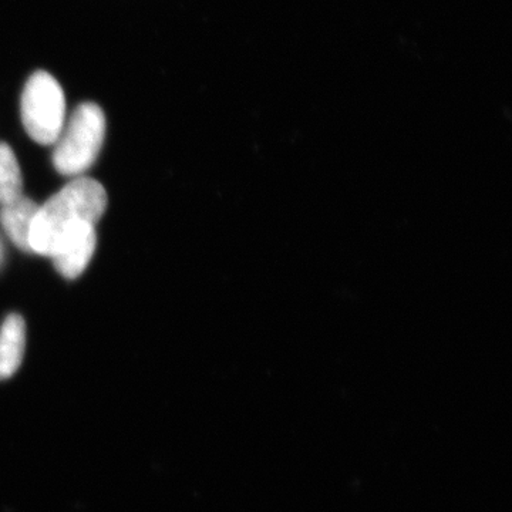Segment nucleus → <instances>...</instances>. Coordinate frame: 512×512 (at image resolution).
<instances>
[{"label":"nucleus","instance_id":"f257e3e1","mask_svg":"<svg viewBox=\"0 0 512 512\" xmlns=\"http://www.w3.org/2000/svg\"><path fill=\"white\" fill-rule=\"evenodd\" d=\"M107 208V194L99 181L79 177L64 185L39 210L30 229V248L39 255L52 256L76 229L96 225Z\"/></svg>","mask_w":512,"mask_h":512},{"label":"nucleus","instance_id":"f03ea898","mask_svg":"<svg viewBox=\"0 0 512 512\" xmlns=\"http://www.w3.org/2000/svg\"><path fill=\"white\" fill-rule=\"evenodd\" d=\"M106 116L96 103H83L64 123L55 143L53 164L60 174L76 177L89 170L103 147Z\"/></svg>","mask_w":512,"mask_h":512},{"label":"nucleus","instance_id":"7ed1b4c3","mask_svg":"<svg viewBox=\"0 0 512 512\" xmlns=\"http://www.w3.org/2000/svg\"><path fill=\"white\" fill-rule=\"evenodd\" d=\"M22 121L26 133L40 146H53L66 123L62 86L46 72H36L22 94Z\"/></svg>","mask_w":512,"mask_h":512},{"label":"nucleus","instance_id":"20e7f679","mask_svg":"<svg viewBox=\"0 0 512 512\" xmlns=\"http://www.w3.org/2000/svg\"><path fill=\"white\" fill-rule=\"evenodd\" d=\"M97 235L92 224H84L73 232L62 247L50 256L59 274L76 279L83 274L96 251Z\"/></svg>","mask_w":512,"mask_h":512},{"label":"nucleus","instance_id":"39448f33","mask_svg":"<svg viewBox=\"0 0 512 512\" xmlns=\"http://www.w3.org/2000/svg\"><path fill=\"white\" fill-rule=\"evenodd\" d=\"M39 205L30 198L19 197L18 200L0 207V224L13 244L23 252H32L30 248V229L35 220Z\"/></svg>","mask_w":512,"mask_h":512},{"label":"nucleus","instance_id":"423d86ee","mask_svg":"<svg viewBox=\"0 0 512 512\" xmlns=\"http://www.w3.org/2000/svg\"><path fill=\"white\" fill-rule=\"evenodd\" d=\"M26 326L22 316L9 315L0 328V380L15 375L25 353Z\"/></svg>","mask_w":512,"mask_h":512},{"label":"nucleus","instance_id":"0eeeda50","mask_svg":"<svg viewBox=\"0 0 512 512\" xmlns=\"http://www.w3.org/2000/svg\"><path fill=\"white\" fill-rule=\"evenodd\" d=\"M23 195V177L18 158L6 143H0V205Z\"/></svg>","mask_w":512,"mask_h":512},{"label":"nucleus","instance_id":"6e6552de","mask_svg":"<svg viewBox=\"0 0 512 512\" xmlns=\"http://www.w3.org/2000/svg\"><path fill=\"white\" fill-rule=\"evenodd\" d=\"M3 262V244L2 241H0V265H2Z\"/></svg>","mask_w":512,"mask_h":512}]
</instances>
